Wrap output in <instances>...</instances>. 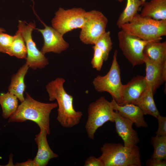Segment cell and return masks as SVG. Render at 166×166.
<instances>
[{
    "label": "cell",
    "mask_w": 166,
    "mask_h": 166,
    "mask_svg": "<svg viewBox=\"0 0 166 166\" xmlns=\"http://www.w3.org/2000/svg\"><path fill=\"white\" fill-rule=\"evenodd\" d=\"M65 80L58 77L49 82L45 88L50 101L56 100L58 106L57 119L65 128H72L78 124L83 114L76 111L73 106V97L65 91L64 84Z\"/></svg>",
    "instance_id": "6da1fadb"
},
{
    "label": "cell",
    "mask_w": 166,
    "mask_h": 166,
    "mask_svg": "<svg viewBox=\"0 0 166 166\" xmlns=\"http://www.w3.org/2000/svg\"><path fill=\"white\" fill-rule=\"evenodd\" d=\"M57 106V103H45L36 100L26 93L24 100L9 117L8 122L32 121L36 123L40 128L45 129L49 135L50 133V115L52 110Z\"/></svg>",
    "instance_id": "7a4b0ae2"
},
{
    "label": "cell",
    "mask_w": 166,
    "mask_h": 166,
    "mask_svg": "<svg viewBox=\"0 0 166 166\" xmlns=\"http://www.w3.org/2000/svg\"><path fill=\"white\" fill-rule=\"evenodd\" d=\"M98 157L103 166H141L140 155L137 145L128 147L122 144L106 143L101 148Z\"/></svg>",
    "instance_id": "3957f363"
},
{
    "label": "cell",
    "mask_w": 166,
    "mask_h": 166,
    "mask_svg": "<svg viewBox=\"0 0 166 166\" xmlns=\"http://www.w3.org/2000/svg\"><path fill=\"white\" fill-rule=\"evenodd\" d=\"M121 30L127 34L146 41L160 40L166 35V20H157L137 13Z\"/></svg>",
    "instance_id": "277c9868"
},
{
    "label": "cell",
    "mask_w": 166,
    "mask_h": 166,
    "mask_svg": "<svg viewBox=\"0 0 166 166\" xmlns=\"http://www.w3.org/2000/svg\"><path fill=\"white\" fill-rule=\"evenodd\" d=\"M114 110L111 103L101 97L90 104L85 127L89 137L93 140L97 130L108 121L114 122Z\"/></svg>",
    "instance_id": "5b68a950"
},
{
    "label": "cell",
    "mask_w": 166,
    "mask_h": 166,
    "mask_svg": "<svg viewBox=\"0 0 166 166\" xmlns=\"http://www.w3.org/2000/svg\"><path fill=\"white\" fill-rule=\"evenodd\" d=\"M117 54V50H115L111 67L108 73L103 76L97 75L93 80V84L96 91L99 92H108L120 105L122 102L123 85L121 81Z\"/></svg>",
    "instance_id": "8992f818"
},
{
    "label": "cell",
    "mask_w": 166,
    "mask_h": 166,
    "mask_svg": "<svg viewBox=\"0 0 166 166\" xmlns=\"http://www.w3.org/2000/svg\"><path fill=\"white\" fill-rule=\"evenodd\" d=\"M34 22L27 23L19 20L18 30L21 32L25 43L27 50L26 63L29 68L33 69H42L49 64L47 58L37 48L35 43L33 40L32 32L35 29Z\"/></svg>",
    "instance_id": "52a82bcc"
},
{
    "label": "cell",
    "mask_w": 166,
    "mask_h": 166,
    "mask_svg": "<svg viewBox=\"0 0 166 166\" xmlns=\"http://www.w3.org/2000/svg\"><path fill=\"white\" fill-rule=\"evenodd\" d=\"M86 11L81 8L65 10L60 7L51 21L52 27L63 35L77 29H81L85 20Z\"/></svg>",
    "instance_id": "ba28073f"
},
{
    "label": "cell",
    "mask_w": 166,
    "mask_h": 166,
    "mask_svg": "<svg viewBox=\"0 0 166 166\" xmlns=\"http://www.w3.org/2000/svg\"><path fill=\"white\" fill-rule=\"evenodd\" d=\"M107 18L101 11L93 10L86 12L85 22L79 35L86 44H94L98 38L106 32Z\"/></svg>",
    "instance_id": "9c48e42d"
},
{
    "label": "cell",
    "mask_w": 166,
    "mask_h": 166,
    "mask_svg": "<svg viewBox=\"0 0 166 166\" xmlns=\"http://www.w3.org/2000/svg\"><path fill=\"white\" fill-rule=\"evenodd\" d=\"M117 37L120 49L132 67L144 64V49L147 44L151 41L142 40L122 30L118 33Z\"/></svg>",
    "instance_id": "30bf717a"
},
{
    "label": "cell",
    "mask_w": 166,
    "mask_h": 166,
    "mask_svg": "<svg viewBox=\"0 0 166 166\" xmlns=\"http://www.w3.org/2000/svg\"><path fill=\"white\" fill-rule=\"evenodd\" d=\"M44 25V29H37L44 39L42 53L44 55L50 52L59 54L67 49L69 44L64 39L63 35L53 27Z\"/></svg>",
    "instance_id": "8fae6325"
},
{
    "label": "cell",
    "mask_w": 166,
    "mask_h": 166,
    "mask_svg": "<svg viewBox=\"0 0 166 166\" xmlns=\"http://www.w3.org/2000/svg\"><path fill=\"white\" fill-rule=\"evenodd\" d=\"M146 65L144 76L147 87L152 89L154 93L166 79V62L160 63L154 61L144 56Z\"/></svg>",
    "instance_id": "7c38bea8"
},
{
    "label": "cell",
    "mask_w": 166,
    "mask_h": 166,
    "mask_svg": "<svg viewBox=\"0 0 166 166\" xmlns=\"http://www.w3.org/2000/svg\"><path fill=\"white\" fill-rule=\"evenodd\" d=\"M113 113L114 122L116 132L124 141V146L128 147L137 145L140 140L137 132L132 128L133 123L121 116L116 110Z\"/></svg>",
    "instance_id": "4fadbf2b"
},
{
    "label": "cell",
    "mask_w": 166,
    "mask_h": 166,
    "mask_svg": "<svg viewBox=\"0 0 166 166\" xmlns=\"http://www.w3.org/2000/svg\"><path fill=\"white\" fill-rule=\"evenodd\" d=\"M144 76L138 75L123 85L122 102L120 105L132 103L147 89Z\"/></svg>",
    "instance_id": "5bb4252c"
},
{
    "label": "cell",
    "mask_w": 166,
    "mask_h": 166,
    "mask_svg": "<svg viewBox=\"0 0 166 166\" xmlns=\"http://www.w3.org/2000/svg\"><path fill=\"white\" fill-rule=\"evenodd\" d=\"M47 135L46 130L41 128L39 133L35 136L34 140L37 144L38 150L34 160L37 166H46L50 159L58 156L50 147L47 139Z\"/></svg>",
    "instance_id": "9a60e30c"
},
{
    "label": "cell",
    "mask_w": 166,
    "mask_h": 166,
    "mask_svg": "<svg viewBox=\"0 0 166 166\" xmlns=\"http://www.w3.org/2000/svg\"><path fill=\"white\" fill-rule=\"evenodd\" d=\"M114 110L117 111L122 117L135 124L137 128L147 127L148 124L144 120V115L141 109L132 103L121 105L113 98L111 101Z\"/></svg>",
    "instance_id": "2e32d148"
},
{
    "label": "cell",
    "mask_w": 166,
    "mask_h": 166,
    "mask_svg": "<svg viewBox=\"0 0 166 166\" xmlns=\"http://www.w3.org/2000/svg\"><path fill=\"white\" fill-rule=\"evenodd\" d=\"M140 14L157 20H166V0H151L145 2Z\"/></svg>",
    "instance_id": "e0dca14e"
},
{
    "label": "cell",
    "mask_w": 166,
    "mask_h": 166,
    "mask_svg": "<svg viewBox=\"0 0 166 166\" xmlns=\"http://www.w3.org/2000/svg\"><path fill=\"white\" fill-rule=\"evenodd\" d=\"M29 68L25 63L11 77V83L8 90L15 95L22 102L25 100L24 93L26 88L24 82L25 77Z\"/></svg>",
    "instance_id": "ac0fdd59"
},
{
    "label": "cell",
    "mask_w": 166,
    "mask_h": 166,
    "mask_svg": "<svg viewBox=\"0 0 166 166\" xmlns=\"http://www.w3.org/2000/svg\"><path fill=\"white\" fill-rule=\"evenodd\" d=\"M160 40L151 41L145 46L143 53L144 56L150 60L160 63L166 62V42Z\"/></svg>",
    "instance_id": "d6986e66"
},
{
    "label": "cell",
    "mask_w": 166,
    "mask_h": 166,
    "mask_svg": "<svg viewBox=\"0 0 166 166\" xmlns=\"http://www.w3.org/2000/svg\"><path fill=\"white\" fill-rule=\"evenodd\" d=\"M151 89L148 87L140 97L132 103L138 106L144 114L150 115L156 118L160 114L154 101Z\"/></svg>",
    "instance_id": "ffe728a7"
},
{
    "label": "cell",
    "mask_w": 166,
    "mask_h": 166,
    "mask_svg": "<svg viewBox=\"0 0 166 166\" xmlns=\"http://www.w3.org/2000/svg\"><path fill=\"white\" fill-rule=\"evenodd\" d=\"M142 4L140 0H127L126 7L117 21V26L121 28L123 25L130 22Z\"/></svg>",
    "instance_id": "44dd1931"
},
{
    "label": "cell",
    "mask_w": 166,
    "mask_h": 166,
    "mask_svg": "<svg viewBox=\"0 0 166 166\" xmlns=\"http://www.w3.org/2000/svg\"><path fill=\"white\" fill-rule=\"evenodd\" d=\"M0 105L2 109V116L5 119H7L17 110L18 106V98L9 92L6 93H1Z\"/></svg>",
    "instance_id": "7402d4cb"
},
{
    "label": "cell",
    "mask_w": 166,
    "mask_h": 166,
    "mask_svg": "<svg viewBox=\"0 0 166 166\" xmlns=\"http://www.w3.org/2000/svg\"><path fill=\"white\" fill-rule=\"evenodd\" d=\"M6 53L18 58L26 59L27 50L26 44L23 37L19 30H18L13 36L12 43Z\"/></svg>",
    "instance_id": "603a6c76"
},
{
    "label": "cell",
    "mask_w": 166,
    "mask_h": 166,
    "mask_svg": "<svg viewBox=\"0 0 166 166\" xmlns=\"http://www.w3.org/2000/svg\"><path fill=\"white\" fill-rule=\"evenodd\" d=\"M151 142L154 149L151 158L156 160H166V135L153 136Z\"/></svg>",
    "instance_id": "cb8c5ba5"
},
{
    "label": "cell",
    "mask_w": 166,
    "mask_h": 166,
    "mask_svg": "<svg viewBox=\"0 0 166 166\" xmlns=\"http://www.w3.org/2000/svg\"><path fill=\"white\" fill-rule=\"evenodd\" d=\"M112 44L109 31H106L101 35L94 44L102 51L104 61L108 58L109 52L112 48Z\"/></svg>",
    "instance_id": "d4e9b609"
},
{
    "label": "cell",
    "mask_w": 166,
    "mask_h": 166,
    "mask_svg": "<svg viewBox=\"0 0 166 166\" xmlns=\"http://www.w3.org/2000/svg\"><path fill=\"white\" fill-rule=\"evenodd\" d=\"M92 48L94 50V54L91 63L93 68L100 71L104 61L103 54L101 50L95 45H94Z\"/></svg>",
    "instance_id": "484cf974"
},
{
    "label": "cell",
    "mask_w": 166,
    "mask_h": 166,
    "mask_svg": "<svg viewBox=\"0 0 166 166\" xmlns=\"http://www.w3.org/2000/svg\"><path fill=\"white\" fill-rule=\"evenodd\" d=\"M13 40V36L0 32V52L6 53Z\"/></svg>",
    "instance_id": "4316f807"
},
{
    "label": "cell",
    "mask_w": 166,
    "mask_h": 166,
    "mask_svg": "<svg viewBox=\"0 0 166 166\" xmlns=\"http://www.w3.org/2000/svg\"><path fill=\"white\" fill-rule=\"evenodd\" d=\"M158 123V129L156 133V136H162L166 135V117L160 114L156 117Z\"/></svg>",
    "instance_id": "83f0119b"
},
{
    "label": "cell",
    "mask_w": 166,
    "mask_h": 166,
    "mask_svg": "<svg viewBox=\"0 0 166 166\" xmlns=\"http://www.w3.org/2000/svg\"><path fill=\"white\" fill-rule=\"evenodd\" d=\"M84 166H103L101 161L98 158L93 156L89 157L85 161Z\"/></svg>",
    "instance_id": "f1b7e54d"
},
{
    "label": "cell",
    "mask_w": 166,
    "mask_h": 166,
    "mask_svg": "<svg viewBox=\"0 0 166 166\" xmlns=\"http://www.w3.org/2000/svg\"><path fill=\"white\" fill-rule=\"evenodd\" d=\"M146 165L149 166H165L166 161V160H156L151 158L147 160Z\"/></svg>",
    "instance_id": "f546056e"
},
{
    "label": "cell",
    "mask_w": 166,
    "mask_h": 166,
    "mask_svg": "<svg viewBox=\"0 0 166 166\" xmlns=\"http://www.w3.org/2000/svg\"><path fill=\"white\" fill-rule=\"evenodd\" d=\"M16 166H37L34 160L28 159L26 161L21 163H16L15 164Z\"/></svg>",
    "instance_id": "4dcf8cb0"
},
{
    "label": "cell",
    "mask_w": 166,
    "mask_h": 166,
    "mask_svg": "<svg viewBox=\"0 0 166 166\" xmlns=\"http://www.w3.org/2000/svg\"><path fill=\"white\" fill-rule=\"evenodd\" d=\"M5 32V30L3 29L0 27V32Z\"/></svg>",
    "instance_id": "1f68e13d"
},
{
    "label": "cell",
    "mask_w": 166,
    "mask_h": 166,
    "mask_svg": "<svg viewBox=\"0 0 166 166\" xmlns=\"http://www.w3.org/2000/svg\"><path fill=\"white\" fill-rule=\"evenodd\" d=\"M142 3V4H143L145 2H146V0H140ZM142 4V5H143Z\"/></svg>",
    "instance_id": "d6a6232c"
},
{
    "label": "cell",
    "mask_w": 166,
    "mask_h": 166,
    "mask_svg": "<svg viewBox=\"0 0 166 166\" xmlns=\"http://www.w3.org/2000/svg\"><path fill=\"white\" fill-rule=\"evenodd\" d=\"M120 2H122L124 0H117Z\"/></svg>",
    "instance_id": "836d02e7"
}]
</instances>
